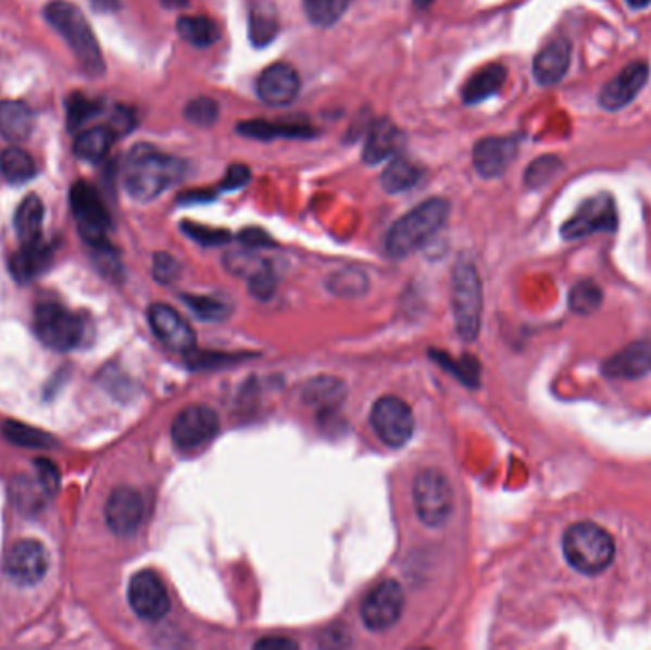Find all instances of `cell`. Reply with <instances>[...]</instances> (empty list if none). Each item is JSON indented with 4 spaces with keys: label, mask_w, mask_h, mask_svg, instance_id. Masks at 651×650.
<instances>
[{
    "label": "cell",
    "mask_w": 651,
    "mask_h": 650,
    "mask_svg": "<svg viewBox=\"0 0 651 650\" xmlns=\"http://www.w3.org/2000/svg\"><path fill=\"white\" fill-rule=\"evenodd\" d=\"M93 7L100 12H111L118 9V0H92Z\"/></svg>",
    "instance_id": "cell-48"
},
{
    "label": "cell",
    "mask_w": 651,
    "mask_h": 650,
    "mask_svg": "<svg viewBox=\"0 0 651 650\" xmlns=\"http://www.w3.org/2000/svg\"><path fill=\"white\" fill-rule=\"evenodd\" d=\"M353 0H303V10L311 24L331 27L346 16Z\"/></svg>",
    "instance_id": "cell-33"
},
{
    "label": "cell",
    "mask_w": 651,
    "mask_h": 650,
    "mask_svg": "<svg viewBox=\"0 0 651 650\" xmlns=\"http://www.w3.org/2000/svg\"><path fill=\"white\" fill-rule=\"evenodd\" d=\"M651 371V341L630 343L604 363V374L610 378L635 379Z\"/></svg>",
    "instance_id": "cell-24"
},
{
    "label": "cell",
    "mask_w": 651,
    "mask_h": 650,
    "mask_svg": "<svg viewBox=\"0 0 651 650\" xmlns=\"http://www.w3.org/2000/svg\"><path fill=\"white\" fill-rule=\"evenodd\" d=\"M422 168H417V164L410 163L402 157H395L387 164L379 182H381V187L387 193H406L412 187L417 186V182L422 179Z\"/></svg>",
    "instance_id": "cell-29"
},
{
    "label": "cell",
    "mask_w": 651,
    "mask_h": 650,
    "mask_svg": "<svg viewBox=\"0 0 651 650\" xmlns=\"http://www.w3.org/2000/svg\"><path fill=\"white\" fill-rule=\"evenodd\" d=\"M4 571L10 580L20 586H33L45 578L48 571V553L37 540L17 542L7 555Z\"/></svg>",
    "instance_id": "cell-16"
},
{
    "label": "cell",
    "mask_w": 651,
    "mask_h": 650,
    "mask_svg": "<svg viewBox=\"0 0 651 650\" xmlns=\"http://www.w3.org/2000/svg\"><path fill=\"white\" fill-rule=\"evenodd\" d=\"M179 204H192V202H210L214 201V193L210 191H187V193L177 197Z\"/></svg>",
    "instance_id": "cell-47"
},
{
    "label": "cell",
    "mask_w": 651,
    "mask_h": 650,
    "mask_svg": "<svg viewBox=\"0 0 651 650\" xmlns=\"http://www.w3.org/2000/svg\"><path fill=\"white\" fill-rule=\"evenodd\" d=\"M370 424L385 445H389L392 449H400L414 435V412L400 397H381L372 409Z\"/></svg>",
    "instance_id": "cell-9"
},
{
    "label": "cell",
    "mask_w": 651,
    "mask_h": 650,
    "mask_svg": "<svg viewBox=\"0 0 651 650\" xmlns=\"http://www.w3.org/2000/svg\"><path fill=\"white\" fill-rule=\"evenodd\" d=\"M54 258V250L45 240L35 239L24 242V247L17 250L10 260V272L12 277L20 283H29L37 279L39 275L47 272Z\"/></svg>",
    "instance_id": "cell-22"
},
{
    "label": "cell",
    "mask_w": 651,
    "mask_h": 650,
    "mask_svg": "<svg viewBox=\"0 0 651 650\" xmlns=\"http://www.w3.org/2000/svg\"><path fill=\"white\" fill-rule=\"evenodd\" d=\"M220 432V416L210 407H187L172 424V439L179 449H199Z\"/></svg>",
    "instance_id": "cell-11"
},
{
    "label": "cell",
    "mask_w": 651,
    "mask_h": 650,
    "mask_svg": "<svg viewBox=\"0 0 651 650\" xmlns=\"http://www.w3.org/2000/svg\"><path fill=\"white\" fill-rule=\"evenodd\" d=\"M143 513H146V505L138 490L121 487L109 496L105 521L115 535H134L143 521Z\"/></svg>",
    "instance_id": "cell-19"
},
{
    "label": "cell",
    "mask_w": 651,
    "mask_h": 650,
    "mask_svg": "<svg viewBox=\"0 0 651 650\" xmlns=\"http://www.w3.org/2000/svg\"><path fill=\"white\" fill-rule=\"evenodd\" d=\"M35 130L33 109L17 100L0 101V134L10 141H25Z\"/></svg>",
    "instance_id": "cell-26"
},
{
    "label": "cell",
    "mask_w": 651,
    "mask_h": 650,
    "mask_svg": "<svg viewBox=\"0 0 651 650\" xmlns=\"http://www.w3.org/2000/svg\"><path fill=\"white\" fill-rule=\"evenodd\" d=\"M189 172V163L179 157L166 155L151 146L132 149L124 166V189L134 201L149 202L176 186Z\"/></svg>",
    "instance_id": "cell-1"
},
{
    "label": "cell",
    "mask_w": 651,
    "mask_h": 650,
    "mask_svg": "<svg viewBox=\"0 0 651 650\" xmlns=\"http://www.w3.org/2000/svg\"><path fill=\"white\" fill-rule=\"evenodd\" d=\"M184 116L187 123H191L192 126H199V128H210L217 123L220 118V105L217 101L208 98V96H200L195 100L189 101L184 109Z\"/></svg>",
    "instance_id": "cell-35"
},
{
    "label": "cell",
    "mask_w": 651,
    "mask_h": 650,
    "mask_svg": "<svg viewBox=\"0 0 651 650\" xmlns=\"http://www.w3.org/2000/svg\"><path fill=\"white\" fill-rule=\"evenodd\" d=\"M627 2L628 7H633V9H646L651 0H627Z\"/></svg>",
    "instance_id": "cell-51"
},
{
    "label": "cell",
    "mask_w": 651,
    "mask_h": 650,
    "mask_svg": "<svg viewBox=\"0 0 651 650\" xmlns=\"http://www.w3.org/2000/svg\"><path fill=\"white\" fill-rule=\"evenodd\" d=\"M181 267L177 264L174 255L166 254V252H159L154 254L153 262V275L154 279L162 283V285H170L172 280H176L179 277Z\"/></svg>",
    "instance_id": "cell-41"
},
{
    "label": "cell",
    "mask_w": 651,
    "mask_h": 650,
    "mask_svg": "<svg viewBox=\"0 0 651 650\" xmlns=\"http://www.w3.org/2000/svg\"><path fill=\"white\" fill-rule=\"evenodd\" d=\"M116 138L118 136L111 126H96V128H90V130H86V133L78 136L75 146H73V151H75L78 159L88 161V163H96V161L105 159Z\"/></svg>",
    "instance_id": "cell-28"
},
{
    "label": "cell",
    "mask_w": 651,
    "mask_h": 650,
    "mask_svg": "<svg viewBox=\"0 0 651 650\" xmlns=\"http://www.w3.org/2000/svg\"><path fill=\"white\" fill-rule=\"evenodd\" d=\"M453 317L458 334L465 341L478 338L483 323V283L475 264L460 260L453 267Z\"/></svg>",
    "instance_id": "cell-5"
},
{
    "label": "cell",
    "mask_w": 651,
    "mask_h": 650,
    "mask_svg": "<svg viewBox=\"0 0 651 650\" xmlns=\"http://www.w3.org/2000/svg\"><path fill=\"white\" fill-rule=\"evenodd\" d=\"M185 303L195 311L197 317L206 318V321H220V318L227 317V313H229V308L214 298L185 296Z\"/></svg>",
    "instance_id": "cell-39"
},
{
    "label": "cell",
    "mask_w": 651,
    "mask_h": 650,
    "mask_svg": "<svg viewBox=\"0 0 651 650\" xmlns=\"http://www.w3.org/2000/svg\"><path fill=\"white\" fill-rule=\"evenodd\" d=\"M505 65L490 63L468 78L461 90V98L467 105H478L483 101L490 100L491 96H496L505 85Z\"/></svg>",
    "instance_id": "cell-25"
},
{
    "label": "cell",
    "mask_w": 651,
    "mask_h": 650,
    "mask_svg": "<svg viewBox=\"0 0 651 650\" xmlns=\"http://www.w3.org/2000/svg\"><path fill=\"white\" fill-rule=\"evenodd\" d=\"M2 434L10 442L20 445V447H27V449H47V447L54 445L50 435L42 434L35 427L24 426L20 422H12V420L4 424Z\"/></svg>",
    "instance_id": "cell-34"
},
{
    "label": "cell",
    "mask_w": 651,
    "mask_h": 650,
    "mask_svg": "<svg viewBox=\"0 0 651 650\" xmlns=\"http://www.w3.org/2000/svg\"><path fill=\"white\" fill-rule=\"evenodd\" d=\"M181 229L192 240H197L200 245H206V247L223 245V242L230 240V235L225 229H210V227H202V225L192 224V222H184Z\"/></svg>",
    "instance_id": "cell-40"
},
{
    "label": "cell",
    "mask_w": 651,
    "mask_h": 650,
    "mask_svg": "<svg viewBox=\"0 0 651 650\" xmlns=\"http://www.w3.org/2000/svg\"><path fill=\"white\" fill-rule=\"evenodd\" d=\"M404 611V591L397 580H385L370 591L361 607L364 626L370 632H385L399 622Z\"/></svg>",
    "instance_id": "cell-10"
},
{
    "label": "cell",
    "mask_w": 651,
    "mask_h": 650,
    "mask_svg": "<svg viewBox=\"0 0 651 650\" xmlns=\"http://www.w3.org/2000/svg\"><path fill=\"white\" fill-rule=\"evenodd\" d=\"M0 172L10 184L22 186L35 178L37 164L25 149L9 148L4 149L0 155Z\"/></svg>",
    "instance_id": "cell-31"
},
{
    "label": "cell",
    "mask_w": 651,
    "mask_h": 650,
    "mask_svg": "<svg viewBox=\"0 0 651 650\" xmlns=\"http://www.w3.org/2000/svg\"><path fill=\"white\" fill-rule=\"evenodd\" d=\"M240 240L245 242L246 247H273L275 245L267 233L261 232V229H245L240 233Z\"/></svg>",
    "instance_id": "cell-45"
},
{
    "label": "cell",
    "mask_w": 651,
    "mask_h": 650,
    "mask_svg": "<svg viewBox=\"0 0 651 650\" xmlns=\"http://www.w3.org/2000/svg\"><path fill=\"white\" fill-rule=\"evenodd\" d=\"M280 29L278 14L271 0H253L248 10V39L255 48L268 47Z\"/></svg>",
    "instance_id": "cell-27"
},
{
    "label": "cell",
    "mask_w": 651,
    "mask_h": 650,
    "mask_svg": "<svg viewBox=\"0 0 651 650\" xmlns=\"http://www.w3.org/2000/svg\"><path fill=\"white\" fill-rule=\"evenodd\" d=\"M562 550L575 571L589 576L604 573L615 558L612 535L590 521H581L567 528L562 538Z\"/></svg>",
    "instance_id": "cell-4"
},
{
    "label": "cell",
    "mask_w": 651,
    "mask_h": 650,
    "mask_svg": "<svg viewBox=\"0 0 651 650\" xmlns=\"http://www.w3.org/2000/svg\"><path fill=\"white\" fill-rule=\"evenodd\" d=\"M600 303H602V290L590 280L577 283L569 292V308L579 315L594 313L600 308Z\"/></svg>",
    "instance_id": "cell-36"
},
{
    "label": "cell",
    "mask_w": 651,
    "mask_h": 650,
    "mask_svg": "<svg viewBox=\"0 0 651 650\" xmlns=\"http://www.w3.org/2000/svg\"><path fill=\"white\" fill-rule=\"evenodd\" d=\"M37 473H39V483L45 488V492L54 495L60 487V473L55 470V465L50 460H37Z\"/></svg>",
    "instance_id": "cell-43"
},
{
    "label": "cell",
    "mask_w": 651,
    "mask_h": 650,
    "mask_svg": "<svg viewBox=\"0 0 651 650\" xmlns=\"http://www.w3.org/2000/svg\"><path fill=\"white\" fill-rule=\"evenodd\" d=\"M101 113L100 101L88 100L80 93H73L71 100L67 101V123L70 128H78L83 124L92 121L93 116Z\"/></svg>",
    "instance_id": "cell-38"
},
{
    "label": "cell",
    "mask_w": 651,
    "mask_h": 650,
    "mask_svg": "<svg viewBox=\"0 0 651 650\" xmlns=\"http://www.w3.org/2000/svg\"><path fill=\"white\" fill-rule=\"evenodd\" d=\"M617 210L610 195H598L581 204L572 220L562 227V237L567 240L583 239L590 233L615 232Z\"/></svg>",
    "instance_id": "cell-12"
},
{
    "label": "cell",
    "mask_w": 651,
    "mask_h": 650,
    "mask_svg": "<svg viewBox=\"0 0 651 650\" xmlns=\"http://www.w3.org/2000/svg\"><path fill=\"white\" fill-rule=\"evenodd\" d=\"M162 7L168 10L187 9L191 4V0H161Z\"/></svg>",
    "instance_id": "cell-49"
},
{
    "label": "cell",
    "mask_w": 651,
    "mask_h": 650,
    "mask_svg": "<svg viewBox=\"0 0 651 650\" xmlns=\"http://www.w3.org/2000/svg\"><path fill=\"white\" fill-rule=\"evenodd\" d=\"M128 601L132 611L147 622H159L170 612L168 591L153 571H141L132 578Z\"/></svg>",
    "instance_id": "cell-13"
},
{
    "label": "cell",
    "mask_w": 651,
    "mask_h": 650,
    "mask_svg": "<svg viewBox=\"0 0 651 650\" xmlns=\"http://www.w3.org/2000/svg\"><path fill=\"white\" fill-rule=\"evenodd\" d=\"M521 149V136H491L476 143L473 149V164L476 174L493 179L503 176L514 163Z\"/></svg>",
    "instance_id": "cell-14"
},
{
    "label": "cell",
    "mask_w": 651,
    "mask_h": 650,
    "mask_svg": "<svg viewBox=\"0 0 651 650\" xmlns=\"http://www.w3.org/2000/svg\"><path fill=\"white\" fill-rule=\"evenodd\" d=\"M109 126L115 130L116 136H123V134L130 133L132 128L136 126V118L132 115L130 109L116 108L115 116Z\"/></svg>",
    "instance_id": "cell-44"
},
{
    "label": "cell",
    "mask_w": 651,
    "mask_h": 650,
    "mask_svg": "<svg viewBox=\"0 0 651 650\" xmlns=\"http://www.w3.org/2000/svg\"><path fill=\"white\" fill-rule=\"evenodd\" d=\"M414 503L423 525L440 528L453 511V490L445 473L423 470L414 480Z\"/></svg>",
    "instance_id": "cell-8"
},
{
    "label": "cell",
    "mask_w": 651,
    "mask_h": 650,
    "mask_svg": "<svg viewBox=\"0 0 651 650\" xmlns=\"http://www.w3.org/2000/svg\"><path fill=\"white\" fill-rule=\"evenodd\" d=\"M572 62V45L560 37L544 45L534 60V77L541 86L559 85L566 77Z\"/></svg>",
    "instance_id": "cell-21"
},
{
    "label": "cell",
    "mask_w": 651,
    "mask_h": 650,
    "mask_svg": "<svg viewBox=\"0 0 651 650\" xmlns=\"http://www.w3.org/2000/svg\"><path fill=\"white\" fill-rule=\"evenodd\" d=\"M560 168H562V163H560L559 157H539L529 164L528 171L524 174V182H526V186L534 187V189L547 186L559 174Z\"/></svg>",
    "instance_id": "cell-37"
},
{
    "label": "cell",
    "mask_w": 651,
    "mask_h": 650,
    "mask_svg": "<svg viewBox=\"0 0 651 650\" xmlns=\"http://www.w3.org/2000/svg\"><path fill=\"white\" fill-rule=\"evenodd\" d=\"M648 77H650L648 63H628L625 70L617 73L602 88L600 105L605 111H619V109L627 108L628 103H633L638 98V93L642 92L643 86L648 83Z\"/></svg>",
    "instance_id": "cell-18"
},
{
    "label": "cell",
    "mask_w": 651,
    "mask_h": 650,
    "mask_svg": "<svg viewBox=\"0 0 651 650\" xmlns=\"http://www.w3.org/2000/svg\"><path fill=\"white\" fill-rule=\"evenodd\" d=\"M250 179H252V171L246 164H230L229 171H227L225 178L220 184V191L242 189Z\"/></svg>",
    "instance_id": "cell-42"
},
{
    "label": "cell",
    "mask_w": 651,
    "mask_h": 650,
    "mask_svg": "<svg viewBox=\"0 0 651 650\" xmlns=\"http://www.w3.org/2000/svg\"><path fill=\"white\" fill-rule=\"evenodd\" d=\"M33 328L39 340L55 349V351H71L80 346L85 338V321L77 313L63 308L62 303L45 302L35 310Z\"/></svg>",
    "instance_id": "cell-6"
},
{
    "label": "cell",
    "mask_w": 651,
    "mask_h": 650,
    "mask_svg": "<svg viewBox=\"0 0 651 650\" xmlns=\"http://www.w3.org/2000/svg\"><path fill=\"white\" fill-rule=\"evenodd\" d=\"M45 16H47L48 24L52 25L70 45L86 75L93 78L103 77L105 62H103L98 39L93 37L92 27L86 22L85 14L65 0H54L45 10Z\"/></svg>",
    "instance_id": "cell-3"
},
{
    "label": "cell",
    "mask_w": 651,
    "mask_h": 650,
    "mask_svg": "<svg viewBox=\"0 0 651 650\" xmlns=\"http://www.w3.org/2000/svg\"><path fill=\"white\" fill-rule=\"evenodd\" d=\"M402 146L404 134L399 126L389 118H379L370 124L368 138L362 149V161L368 166H377L399 157Z\"/></svg>",
    "instance_id": "cell-20"
},
{
    "label": "cell",
    "mask_w": 651,
    "mask_h": 650,
    "mask_svg": "<svg viewBox=\"0 0 651 650\" xmlns=\"http://www.w3.org/2000/svg\"><path fill=\"white\" fill-rule=\"evenodd\" d=\"M42 217H45V207L39 197L37 195L25 197L24 202L17 207L16 220H14L17 237L22 242L39 239Z\"/></svg>",
    "instance_id": "cell-32"
},
{
    "label": "cell",
    "mask_w": 651,
    "mask_h": 650,
    "mask_svg": "<svg viewBox=\"0 0 651 650\" xmlns=\"http://www.w3.org/2000/svg\"><path fill=\"white\" fill-rule=\"evenodd\" d=\"M301 88L298 71L290 63L276 62L268 65L267 70L261 71L260 78L255 83V92L260 100L273 108H284L296 101Z\"/></svg>",
    "instance_id": "cell-17"
},
{
    "label": "cell",
    "mask_w": 651,
    "mask_h": 650,
    "mask_svg": "<svg viewBox=\"0 0 651 650\" xmlns=\"http://www.w3.org/2000/svg\"><path fill=\"white\" fill-rule=\"evenodd\" d=\"M237 133L245 138L258 141H273L276 138H288V140H311L318 136L311 124L301 123H271L263 118H252L238 123Z\"/></svg>",
    "instance_id": "cell-23"
},
{
    "label": "cell",
    "mask_w": 651,
    "mask_h": 650,
    "mask_svg": "<svg viewBox=\"0 0 651 650\" xmlns=\"http://www.w3.org/2000/svg\"><path fill=\"white\" fill-rule=\"evenodd\" d=\"M71 210L77 222L78 233L90 247H109L108 233L111 229V216L103 204L100 191L88 184V182H77L71 187Z\"/></svg>",
    "instance_id": "cell-7"
},
{
    "label": "cell",
    "mask_w": 651,
    "mask_h": 650,
    "mask_svg": "<svg viewBox=\"0 0 651 650\" xmlns=\"http://www.w3.org/2000/svg\"><path fill=\"white\" fill-rule=\"evenodd\" d=\"M255 649L265 650H288L298 649L296 642L290 639H278V637H271V639H263V641L255 642Z\"/></svg>",
    "instance_id": "cell-46"
},
{
    "label": "cell",
    "mask_w": 651,
    "mask_h": 650,
    "mask_svg": "<svg viewBox=\"0 0 651 650\" xmlns=\"http://www.w3.org/2000/svg\"><path fill=\"white\" fill-rule=\"evenodd\" d=\"M176 27L179 37L195 48L212 47L222 37L217 24L206 16H181Z\"/></svg>",
    "instance_id": "cell-30"
},
{
    "label": "cell",
    "mask_w": 651,
    "mask_h": 650,
    "mask_svg": "<svg viewBox=\"0 0 651 650\" xmlns=\"http://www.w3.org/2000/svg\"><path fill=\"white\" fill-rule=\"evenodd\" d=\"M149 325L154 336L172 351L189 353L195 349L197 336L191 325L166 303H154L149 308Z\"/></svg>",
    "instance_id": "cell-15"
},
{
    "label": "cell",
    "mask_w": 651,
    "mask_h": 650,
    "mask_svg": "<svg viewBox=\"0 0 651 650\" xmlns=\"http://www.w3.org/2000/svg\"><path fill=\"white\" fill-rule=\"evenodd\" d=\"M435 4V0H414V7L417 10H427Z\"/></svg>",
    "instance_id": "cell-50"
},
{
    "label": "cell",
    "mask_w": 651,
    "mask_h": 650,
    "mask_svg": "<svg viewBox=\"0 0 651 650\" xmlns=\"http://www.w3.org/2000/svg\"><path fill=\"white\" fill-rule=\"evenodd\" d=\"M448 216L450 202L440 197L427 199L391 225V229L385 235V252L395 260L414 254L417 248L427 245L445 227Z\"/></svg>",
    "instance_id": "cell-2"
}]
</instances>
